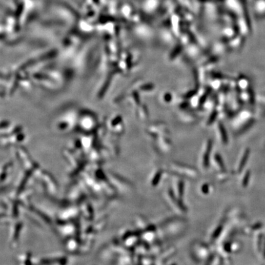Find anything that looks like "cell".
<instances>
[{"label":"cell","mask_w":265,"mask_h":265,"mask_svg":"<svg viewBox=\"0 0 265 265\" xmlns=\"http://www.w3.org/2000/svg\"><path fill=\"white\" fill-rule=\"evenodd\" d=\"M187 222L179 216L169 217L160 223L157 227V241H168L173 237L180 235L185 230Z\"/></svg>","instance_id":"cell-1"},{"label":"cell","mask_w":265,"mask_h":265,"mask_svg":"<svg viewBox=\"0 0 265 265\" xmlns=\"http://www.w3.org/2000/svg\"><path fill=\"white\" fill-rule=\"evenodd\" d=\"M190 253L193 260L198 263L208 264L214 254L211 249L205 242L195 241L193 243Z\"/></svg>","instance_id":"cell-2"},{"label":"cell","mask_w":265,"mask_h":265,"mask_svg":"<svg viewBox=\"0 0 265 265\" xmlns=\"http://www.w3.org/2000/svg\"><path fill=\"white\" fill-rule=\"evenodd\" d=\"M169 170L174 175L182 178L195 180L199 177V171L195 168L179 162H171L169 164Z\"/></svg>","instance_id":"cell-3"},{"label":"cell","mask_w":265,"mask_h":265,"mask_svg":"<svg viewBox=\"0 0 265 265\" xmlns=\"http://www.w3.org/2000/svg\"><path fill=\"white\" fill-rule=\"evenodd\" d=\"M165 198L168 205L172 210L179 216H181L188 213V210L182 199L179 198L174 194L172 188H169L165 192Z\"/></svg>","instance_id":"cell-4"},{"label":"cell","mask_w":265,"mask_h":265,"mask_svg":"<svg viewBox=\"0 0 265 265\" xmlns=\"http://www.w3.org/2000/svg\"><path fill=\"white\" fill-rule=\"evenodd\" d=\"M213 143L208 141L206 143L199 155V166L202 171H207L210 167Z\"/></svg>","instance_id":"cell-5"},{"label":"cell","mask_w":265,"mask_h":265,"mask_svg":"<svg viewBox=\"0 0 265 265\" xmlns=\"http://www.w3.org/2000/svg\"><path fill=\"white\" fill-rule=\"evenodd\" d=\"M251 154L250 149L246 148L241 152L238 158V161L235 165V170L233 172L235 174H240L242 173V171L244 170V168L247 165L249 156Z\"/></svg>","instance_id":"cell-6"},{"label":"cell","mask_w":265,"mask_h":265,"mask_svg":"<svg viewBox=\"0 0 265 265\" xmlns=\"http://www.w3.org/2000/svg\"><path fill=\"white\" fill-rule=\"evenodd\" d=\"M176 252L177 249L174 246H170V247L165 248L156 258L155 264H166L167 261H169L176 254Z\"/></svg>","instance_id":"cell-7"},{"label":"cell","mask_w":265,"mask_h":265,"mask_svg":"<svg viewBox=\"0 0 265 265\" xmlns=\"http://www.w3.org/2000/svg\"><path fill=\"white\" fill-rule=\"evenodd\" d=\"M225 221L223 219L219 223L217 224L212 230L209 240L211 244H217L219 242L221 236H222L224 229H225Z\"/></svg>","instance_id":"cell-8"},{"label":"cell","mask_w":265,"mask_h":265,"mask_svg":"<svg viewBox=\"0 0 265 265\" xmlns=\"http://www.w3.org/2000/svg\"><path fill=\"white\" fill-rule=\"evenodd\" d=\"M182 177L179 176L177 177V179L174 180L173 184V191L177 197L182 199L185 194L186 185L185 180H183Z\"/></svg>","instance_id":"cell-9"},{"label":"cell","mask_w":265,"mask_h":265,"mask_svg":"<svg viewBox=\"0 0 265 265\" xmlns=\"http://www.w3.org/2000/svg\"><path fill=\"white\" fill-rule=\"evenodd\" d=\"M211 164L213 165L217 172L226 170L225 162H224L222 155L219 152H215L212 155Z\"/></svg>","instance_id":"cell-10"},{"label":"cell","mask_w":265,"mask_h":265,"mask_svg":"<svg viewBox=\"0 0 265 265\" xmlns=\"http://www.w3.org/2000/svg\"><path fill=\"white\" fill-rule=\"evenodd\" d=\"M164 173L165 171L164 170L161 169V168H158V169L156 170L154 173L152 174L150 180V184L153 188H155V187L159 185L162 178H163Z\"/></svg>","instance_id":"cell-11"},{"label":"cell","mask_w":265,"mask_h":265,"mask_svg":"<svg viewBox=\"0 0 265 265\" xmlns=\"http://www.w3.org/2000/svg\"><path fill=\"white\" fill-rule=\"evenodd\" d=\"M233 174H235L233 171L231 172V171H227V170L219 171V172H217L216 175H215V179H216L217 182H225L230 179Z\"/></svg>","instance_id":"cell-12"},{"label":"cell","mask_w":265,"mask_h":265,"mask_svg":"<svg viewBox=\"0 0 265 265\" xmlns=\"http://www.w3.org/2000/svg\"><path fill=\"white\" fill-rule=\"evenodd\" d=\"M264 240V236L262 233H257V235L255 236L254 245L255 250H256L258 254H261V251L263 246Z\"/></svg>","instance_id":"cell-13"},{"label":"cell","mask_w":265,"mask_h":265,"mask_svg":"<svg viewBox=\"0 0 265 265\" xmlns=\"http://www.w3.org/2000/svg\"><path fill=\"white\" fill-rule=\"evenodd\" d=\"M158 148L163 154H169L172 151L173 146L166 139H161L158 141Z\"/></svg>","instance_id":"cell-14"},{"label":"cell","mask_w":265,"mask_h":265,"mask_svg":"<svg viewBox=\"0 0 265 265\" xmlns=\"http://www.w3.org/2000/svg\"><path fill=\"white\" fill-rule=\"evenodd\" d=\"M263 223L261 222H257L256 223L252 224L251 226H246L243 228L242 230V232L246 235H251V234L255 232H257V231L261 230L262 229Z\"/></svg>","instance_id":"cell-15"},{"label":"cell","mask_w":265,"mask_h":265,"mask_svg":"<svg viewBox=\"0 0 265 265\" xmlns=\"http://www.w3.org/2000/svg\"><path fill=\"white\" fill-rule=\"evenodd\" d=\"M251 178V171L250 170H246L241 179V186L242 188H246L249 185V182Z\"/></svg>","instance_id":"cell-16"},{"label":"cell","mask_w":265,"mask_h":265,"mask_svg":"<svg viewBox=\"0 0 265 265\" xmlns=\"http://www.w3.org/2000/svg\"><path fill=\"white\" fill-rule=\"evenodd\" d=\"M137 225H138L139 229L143 232L151 225V223L148 222L147 219L143 217H139L137 219Z\"/></svg>","instance_id":"cell-17"},{"label":"cell","mask_w":265,"mask_h":265,"mask_svg":"<svg viewBox=\"0 0 265 265\" xmlns=\"http://www.w3.org/2000/svg\"><path fill=\"white\" fill-rule=\"evenodd\" d=\"M212 188H213V187H212L210 184L205 183L201 186L200 192L202 194L207 195L212 192Z\"/></svg>","instance_id":"cell-18"},{"label":"cell","mask_w":265,"mask_h":265,"mask_svg":"<svg viewBox=\"0 0 265 265\" xmlns=\"http://www.w3.org/2000/svg\"><path fill=\"white\" fill-rule=\"evenodd\" d=\"M261 255H262V257L264 260H265V237H264V243L263 246L262 248V251H261Z\"/></svg>","instance_id":"cell-19"}]
</instances>
